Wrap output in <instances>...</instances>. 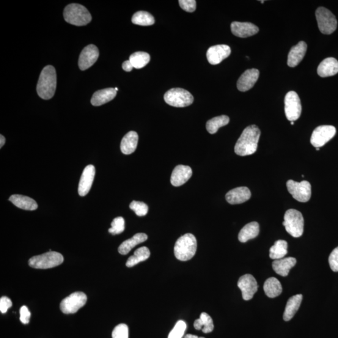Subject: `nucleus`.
<instances>
[{
  "mask_svg": "<svg viewBox=\"0 0 338 338\" xmlns=\"http://www.w3.org/2000/svg\"><path fill=\"white\" fill-rule=\"evenodd\" d=\"M111 228L109 229V232L113 235H119L124 231L125 221L122 217H118L113 220L111 224Z\"/></svg>",
  "mask_w": 338,
  "mask_h": 338,
  "instance_id": "e433bc0d",
  "label": "nucleus"
},
{
  "mask_svg": "<svg viewBox=\"0 0 338 338\" xmlns=\"http://www.w3.org/2000/svg\"><path fill=\"white\" fill-rule=\"evenodd\" d=\"M64 18L67 23L75 26H84L92 20V16L83 5L73 4L66 7Z\"/></svg>",
  "mask_w": 338,
  "mask_h": 338,
  "instance_id": "20e7f679",
  "label": "nucleus"
},
{
  "mask_svg": "<svg viewBox=\"0 0 338 338\" xmlns=\"http://www.w3.org/2000/svg\"><path fill=\"white\" fill-rule=\"evenodd\" d=\"M87 301V295L83 292H75L63 299L60 309L64 314H74L85 306Z\"/></svg>",
  "mask_w": 338,
  "mask_h": 338,
  "instance_id": "1a4fd4ad",
  "label": "nucleus"
},
{
  "mask_svg": "<svg viewBox=\"0 0 338 338\" xmlns=\"http://www.w3.org/2000/svg\"><path fill=\"white\" fill-rule=\"evenodd\" d=\"M192 170L190 167L178 165L172 173L170 183L175 187L183 186L192 177Z\"/></svg>",
  "mask_w": 338,
  "mask_h": 338,
  "instance_id": "6ab92c4d",
  "label": "nucleus"
},
{
  "mask_svg": "<svg viewBox=\"0 0 338 338\" xmlns=\"http://www.w3.org/2000/svg\"><path fill=\"white\" fill-rule=\"evenodd\" d=\"M57 88V73L53 66H46L41 72L38 80L37 91L44 100L54 97Z\"/></svg>",
  "mask_w": 338,
  "mask_h": 338,
  "instance_id": "f03ea898",
  "label": "nucleus"
},
{
  "mask_svg": "<svg viewBox=\"0 0 338 338\" xmlns=\"http://www.w3.org/2000/svg\"><path fill=\"white\" fill-rule=\"evenodd\" d=\"M186 323L184 321H178L174 328L170 331L168 338H182L186 330Z\"/></svg>",
  "mask_w": 338,
  "mask_h": 338,
  "instance_id": "4c0bfd02",
  "label": "nucleus"
},
{
  "mask_svg": "<svg viewBox=\"0 0 338 338\" xmlns=\"http://www.w3.org/2000/svg\"><path fill=\"white\" fill-rule=\"evenodd\" d=\"M251 192L246 187L232 189L225 195V199L230 204H240L249 200Z\"/></svg>",
  "mask_w": 338,
  "mask_h": 338,
  "instance_id": "aec40b11",
  "label": "nucleus"
},
{
  "mask_svg": "<svg viewBox=\"0 0 338 338\" xmlns=\"http://www.w3.org/2000/svg\"><path fill=\"white\" fill-rule=\"evenodd\" d=\"M338 73V61L334 58L329 57L321 62L318 68V74L321 77H328Z\"/></svg>",
  "mask_w": 338,
  "mask_h": 338,
  "instance_id": "4be33fe9",
  "label": "nucleus"
},
{
  "mask_svg": "<svg viewBox=\"0 0 338 338\" xmlns=\"http://www.w3.org/2000/svg\"><path fill=\"white\" fill-rule=\"evenodd\" d=\"M231 53V49L226 45H218L211 46L207 51V59L211 65L219 64Z\"/></svg>",
  "mask_w": 338,
  "mask_h": 338,
  "instance_id": "2eb2a0df",
  "label": "nucleus"
},
{
  "mask_svg": "<svg viewBox=\"0 0 338 338\" xmlns=\"http://www.w3.org/2000/svg\"><path fill=\"white\" fill-rule=\"evenodd\" d=\"M296 259L294 257H285L275 260L273 263L274 271L280 276L285 277L289 274L291 269L296 265Z\"/></svg>",
  "mask_w": 338,
  "mask_h": 338,
  "instance_id": "393cba45",
  "label": "nucleus"
},
{
  "mask_svg": "<svg viewBox=\"0 0 338 338\" xmlns=\"http://www.w3.org/2000/svg\"><path fill=\"white\" fill-rule=\"evenodd\" d=\"M259 76V71L255 68L244 71L238 80L237 83L238 90L241 92L248 91L256 83Z\"/></svg>",
  "mask_w": 338,
  "mask_h": 338,
  "instance_id": "a211bd4d",
  "label": "nucleus"
},
{
  "mask_svg": "<svg viewBox=\"0 0 338 338\" xmlns=\"http://www.w3.org/2000/svg\"><path fill=\"white\" fill-rule=\"evenodd\" d=\"M288 253V243L284 240L275 242L274 246L269 250V257L272 259H281Z\"/></svg>",
  "mask_w": 338,
  "mask_h": 338,
  "instance_id": "2f4dec72",
  "label": "nucleus"
},
{
  "mask_svg": "<svg viewBox=\"0 0 338 338\" xmlns=\"http://www.w3.org/2000/svg\"><path fill=\"white\" fill-rule=\"evenodd\" d=\"M316 16L319 29L322 34L330 35L336 30V18L330 11L326 8H318L316 12Z\"/></svg>",
  "mask_w": 338,
  "mask_h": 338,
  "instance_id": "6e6552de",
  "label": "nucleus"
},
{
  "mask_svg": "<svg viewBox=\"0 0 338 338\" xmlns=\"http://www.w3.org/2000/svg\"><path fill=\"white\" fill-rule=\"evenodd\" d=\"M9 200L16 207L21 210L27 211H35L38 208L37 202L29 197L22 196V195H12L9 198Z\"/></svg>",
  "mask_w": 338,
  "mask_h": 338,
  "instance_id": "a878e982",
  "label": "nucleus"
},
{
  "mask_svg": "<svg viewBox=\"0 0 338 338\" xmlns=\"http://www.w3.org/2000/svg\"><path fill=\"white\" fill-rule=\"evenodd\" d=\"M307 45L304 42H299L291 48L288 55V65L290 67H295L299 64L306 55Z\"/></svg>",
  "mask_w": 338,
  "mask_h": 338,
  "instance_id": "412c9836",
  "label": "nucleus"
},
{
  "mask_svg": "<svg viewBox=\"0 0 338 338\" xmlns=\"http://www.w3.org/2000/svg\"><path fill=\"white\" fill-rule=\"evenodd\" d=\"M12 306V302L7 296H3L0 299V311L2 313H6L8 309Z\"/></svg>",
  "mask_w": 338,
  "mask_h": 338,
  "instance_id": "c03bdc74",
  "label": "nucleus"
},
{
  "mask_svg": "<svg viewBox=\"0 0 338 338\" xmlns=\"http://www.w3.org/2000/svg\"><path fill=\"white\" fill-rule=\"evenodd\" d=\"M283 225L287 231L294 238H299L304 232V218L300 212L289 210L285 212Z\"/></svg>",
  "mask_w": 338,
  "mask_h": 338,
  "instance_id": "423d86ee",
  "label": "nucleus"
},
{
  "mask_svg": "<svg viewBox=\"0 0 338 338\" xmlns=\"http://www.w3.org/2000/svg\"><path fill=\"white\" fill-rule=\"evenodd\" d=\"M99 57L98 49L94 45H90L84 48L79 57L80 69L85 70L95 64Z\"/></svg>",
  "mask_w": 338,
  "mask_h": 338,
  "instance_id": "4468645a",
  "label": "nucleus"
},
{
  "mask_svg": "<svg viewBox=\"0 0 338 338\" xmlns=\"http://www.w3.org/2000/svg\"><path fill=\"white\" fill-rule=\"evenodd\" d=\"M261 4H264V2H265V1H261Z\"/></svg>",
  "mask_w": 338,
  "mask_h": 338,
  "instance_id": "603ef678",
  "label": "nucleus"
},
{
  "mask_svg": "<svg viewBox=\"0 0 338 338\" xmlns=\"http://www.w3.org/2000/svg\"><path fill=\"white\" fill-rule=\"evenodd\" d=\"M329 264L332 271L338 272V247L329 255Z\"/></svg>",
  "mask_w": 338,
  "mask_h": 338,
  "instance_id": "79ce46f5",
  "label": "nucleus"
},
{
  "mask_svg": "<svg viewBox=\"0 0 338 338\" xmlns=\"http://www.w3.org/2000/svg\"><path fill=\"white\" fill-rule=\"evenodd\" d=\"M180 7L187 12H194L196 9V1L195 0H179Z\"/></svg>",
  "mask_w": 338,
  "mask_h": 338,
  "instance_id": "a19ab883",
  "label": "nucleus"
},
{
  "mask_svg": "<svg viewBox=\"0 0 338 338\" xmlns=\"http://www.w3.org/2000/svg\"><path fill=\"white\" fill-rule=\"evenodd\" d=\"M233 35L240 38H247L257 34L259 28L255 24L249 22L233 21L230 24Z\"/></svg>",
  "mask_w": 338,
  "mask_h": 338,
  "instance_id": "f3484780",
  "label": "nucleus"
},
{
  "mask_svg": "<svg viewBox=\"0 0 338 338\" xmlns=\"http://www.w3.org/2000/svg\"><path fill=\"white\" fill-rule=\"evenodd\" d=\"M287 188L290 193L292 195L294 199L301 202L309 201L311 196V186L306 180L297 183L293 180L288 181Z\"/></svg>",
  "mask_w": 338,
  "mask_h": 338,
  "instance_id": "9d476101",
  "label": "nucleus"
},
{
  "mask_svg": "<svg viewBox=\"0 0 338 338\" xmlns=\"http://www.w3.org/2000/svg\"><path fill=\"white\" fill-rule=\"evenodd\" d=\"M285 114L288 120L291 122L297 120L301 116L302 107L300 98L294 91L287 93L284 99Z\"/></svg>",
  "mask_w": 338,
  "mask_h": 338,
  "instance_id": "9b49d317",
  "label": "nucleus"
},
{
  "mask_svg": "<svg viewBox=\"0 0 338 338\" xmlns=\"http://www.w3.org/2000/svg\"><path fill=\"white\" fill-rule=\"evenodd\" d=\"M316 149H317V151L320 150V148H317Z\"/></svg>",
  "mask_w": 338,
  "mask_h": 338,
  "instance_id": "8fccbe9b",
  "label": "nucleus"
},
{
  "mask_svg": "<svg viewBox=\"0 0 338 338\" xmlns=\"http://www.w3.org/2000/svg\"><path fill=\"white\" fill-rule=\"evenodd\" d=\"M138 141V134L134 131L129 132L123 137L122 142H121V151H122L123 154H131L136 150Z\"/></svg>",
  "mask_w": 338,
  "mask_h": 338,
  "instance_id": "5701e85b",
  "label": "nucleus"
},
{
  "mask_svg": "<svg viewBox=\"0 0 338 338\" xmlns=\"http://www.w3.org/2000/svg\"><path fill=\"white\" fill-rule=\"evenodd\" d=\"M5 141H6V140H5V137L4 136H0V147H2L4 146V145L5 144Z\"/></svg>",
  "mask_w": 338,
  "mask_h": 338,
  "instance_id": "49530a36",
  "label": "nucleus"
},
{
  "mask_svg": "<svg viewBox=\"0 0 338 338\" xmlns=\"http://www.w3.org/2000/svg\"><path fill=\"white\" fill-rule=\"evenodd\" d=\"M291 124L292 125H294V122H291Z\"/></svg>",
  "mask_w": 338,
  "mask_h": 338,
  "instance_id": "3c124183",
  "label": "nucleus"
},
{
  "mask_svg": "<svg viewBox=\"0 0 338 338\" xmlns=\"http://www.w3.org/2000/svg\"><path fill=\"white\" fill-rule=\"evenodd\" d=\"M148 236L144 233H137L133 238L123 242L118 249L119 253L122 255H126L134 247L138 244L144 243L147 241Z\"/></svg>",
  "mask_w": 338,
  "mask_h": 338,
  "instance_id": "bb28decb",
  "label": "nucleus"
},
{
  "mask_svg": "<svg viewBox=\"0 0 338 338\" xmlns=\"http://www.w3.org/2000/svg\"><path fill=\"white\" fill-rule=\"evenodd\" d=\"M259 233V224L257 222H250L241 230L238 236L239 241L241 243H246L247 241L256 238Z\"/></svg>",
  "mask_w": 338,
  "mask_h": 338,
  "instance_id": "c85d7f7f",
  "label": "nucleus"
},
{
  "mask_svg": "<svg viewBox=\"0 0 338 338\" xmlns=\"http://www.w3.org/2000/svg\"><path fill=\"white\" fill-rule=\"evenodd\" d=\"M64 261V256L61 254L51 251L30 258L29 265L33 268L46 269L57 267Z\"/></svg>",
  "mask_w": 338,
  "mask_h": 338,
  "instance_id": "39448f33",
  "label": "nucleus"
},
{
  "mask_svg": "<svg viewBox=\"0 0 338 338\" xmlns=\"http://www.w3.org/2000/svg\"><path fill=\"white\" fill-rule=\"evenodd\" d=\"M164 100L170 106L180 108L191 106L193 103L194 97L188 90L175 88L165 93Z\"/></svg>",
  "mask_w": 338,
  "mask_h": 338,
  "instance_id": "0eeeda50",
  "label": "nucleus"
},
{
  "mask_svg": "<svg viewBox=\"0 0 338 338\" xmlns=\"http://www.w3.org/2000/svg\"><path fill=\"white\" fill-rule=\"evenodd\" d=\"M122 68L123 70H125V71H127V72H129V71H131L133 70L134 67L133 64H132V63L131 62L130 60H127V61H125L122 64Z\"/></svg>",
  "mask_w": 338,
  "mask_h": 338,
  "instance_id": "a18cd8bd",
  "label": "nucleus"
},
{
  "mask_svg": "<svg viewBox=\"0 0 338 338\" xmlns=\"http://www.w3.org/2000/svg\"><path fill=\"white\" fill-rule=\"evenodd\" d=\"M131 210L134 211L137 216L142 217L146 215L148 211V207L144 202L134 201L131 203L130 206Z\"/></svg>",
  "mask_w": 338,
  "mask_h": 338,
  "instance_id": "58836bf2",
  "label": "nucleus"
},
{
  "mask_svg": "<svg viewBox=\"0 0 338 338\" xmlns=\"http://www.w3.org/2000/svg\"><path fill=\"white\" fill-rule=\"evenodd\" d=\"M132 21L135 24L141 26H150L154 24L155 20L153 16L149 13L140 11L135 13L132 18Z\"/></svg>",
  "mask_w": 338,
  "mask_h": 338,
  "instance_id": "c9c22d12",
  "label": "nucleus"
},
{
  "mask_svg": "<svg viewBox=\"0 0 338 338\" xmlns=\"http://www.w3.org/2000/svg\"><path fill=\"white\" fill-rule=\"evenodd\" d=\"M115 90H116L117 92L118 91V90H119V89H118L117 87L115 88Z\"/></svg>",
  "mask_w": 338,
  "mask_h": 338,
  "instance_id": "09e8293b",
  "label": "nucleus"
},
{
  "mask_svg": "<svg viewBox=\"0 0 338 338\" xmlns=\"http://www.w3.org/2000/svg\"><path fill=\"white\" fill-rule=\"evenodd\" d=\"M303 295H296L291 297L288 301L285 306L283 319L285 321H289L294 317L297 311L300 307Z\"/></svg>",
  "mask_w": 338,
  "mask_h": 338,
  "instance_id": "cd10ccee",
  "label": "nucleus"
},
{
  "mask_svg": "<svg viewBox=\"0 0 338 338\" xmlns=\"http://www.w3.org/2000/svg\"><path fill=\"white\" fill-rule=\"evenodd\" d=\"M184 338H205L203 337H198L197 336H196V335H192V334H187Z\"/></svg>",
  "mask_w": 338,
  "mask_h": 338,
  "instance_id": "de8ad7c7",
  "label": "nucleus"
},
{
  "mask_svg": "<svg viewBox=\"0 0 338 338\" xmlns=\"http://www.w3.org/2000/svg\"><path fill=\"white\" fill-rule=\"evenodd\" d=\"M20 314L21 322L24 324H29L30 317H31V313H30L28 307L26 306H22L20 310Z\"/></svg>",
  "mask_w": 338,
  "mask_h": 338,
  "instance_id": "37998d69",
  "label": "nucleus"
},
{
  "mask_svg": "<svg viewBox=\"0 0 338 338\" xmlns=\"http://www.w3.org/2000/svg\"><path fill=\"white\" fill-rule=\"evenodd\" d=\"M194 326L197 330L202 329L204 333H210L214 328L213 319L206 313H201L200 318L195 321Z\"/></svg>",
  "mask_w": 338,
  "mask_h": 338,
  "instance_id": "7c9ffc66",
  "label": "nucleus"
},
{
  "mask_svg": "<svg viewBox=\"0 0 338 338\" xmlns=\"http://www.w3.org/2000/svg\"><path fill=\"white\" fill-rule=\"evenodd\" d=\"M150 255V250L147 247H140L134 252V254L128 258L126 266L128 268H132L137 264L145 261L149 258Z\"/></svg>",
  "mask_w": 338,
  "mask_h": 338,
  "instance_id": "473e14b6",
  "label": "nucleus"
},
{
  "mask_svg": "<svg viewBox=\"0 0 338 338\" xmlns=\"http://www.w3.org/2000/svg\"><path fill=\"white\" fill-rule=\"evenodd\" d=\"M229 120V117L227 115H221V116L213 118L206 123V128L209 133L216 134L220 128L227 125Z\"/></svg>",
  "mask_w": 338,
  "mask_h": 338,
  "instance_id": "72a5a7b5",
  "label": "nucleus"
},
{
  "mask_svg": "<svg viewBox=\"0 0 338 338\" xmlns=\"http://www.w3.org/2000/svg\"><path fill=\"white\" fill-rule=\"evenodd\" d=\"M238 285L245 301L251 300L258 290L256 280L251 274H247L241 276L239 279Z\"/></svg>",
  "mask_w": 338,
  "mask_h": 338,
  "instance_id": "ddd939ff",
  "label": "nucleus"
},
{
  "mask_svg": "<svg viewBox=\"0 0 338 338\" xmlns=\"http://www.w3.org/2000/svg\"><path fill=\"white\" fill-rule=\"evenodd\" d=\"M150 57L149 54L146 52L137 51L132 54L129 60H130L134 68L136 69H141L146 66L150 62Z\"/></svg>",
  "mask_w": 338,
  "mask_h": 338,
  "instance_id": "f704fd0d",
  "label": "nucleus"
},
{
  "mask_svg": "<svg viewBox=\"0 0 338 338\" xmlns=\"http://www.w3.org/2000/svg\"><path fill=\"white\" fill-rule=\"evenodd\" d=\"M197 240L192 233H186L178 238L174 247L175 257L181 261L192 259L197 251Z\"/></svg>",
  "mask_w": 338,
  "mask_h": 338,
  "instance_id": "7ed1b4c3",
  "label": "nucleus"
},
{
  "mask_svg": "<svg viewBox=\"0 0 338 338\" xmlns=\"http://www.w3.org/2000/svg\"><path fill=\"white\" fill-rule=\"evenodd\" d=\"M264 291L269 298H276L282 293V288L281 282L275 277H270L265 282Z\"/></svg>",
  "mask_w": 338,
  "mask_h": 338,
  "instance_id": "c756f323",
  "label": "nucleus"
},
{
  "mask_svg": "<svg viewBox=\"0 0 338 338\" xmlns=\"http://www.w3.org/2000/svg\"><path fill=\"white\" fill-rule=\"evenodd\" d=\"M261 131L257 126L252 125L244 129L235 145L236 154L247 156L256 152Z\"/></svg>",
  "mask_w": 338,
  "mask_h": 338,
  "instance_id": "f257e3e1",
  "label": "nucleus"
},
{
  "mask_svg": "<svg viewBox=\"0 0 338 338\" xmlns=\"http://www.w3.org/2000/svg\"><path fill=\"white\" fill-rule=\"evenodd\" d=\"M95 175V167L89 165L82 172L79 185V194L81 196H85L89 194L94 180Z\"/></svg>",
  "mask_w": 338,
  "mask_h": 338,
  "instance_id": "dca6fc26",
  "label": "nucleus"
},
{
  "mask_svg": "<svg viewBox=\"0 0 338 338\" xmlns=\"http://www.w3.org/2000/svg\"><path fill=\"white\" fill-rule=\"evenodd\" d=\"M336 130L334 126L321 125L313 131L310 143L316 148H320L333 138Z\"/></svg>",
  "mask_w": 338,
  "mask_h": 338,
  "instance_id": "f8f14e48",
  "label": "nucleus"
},
{
  "mask_svg": "<svg viewBox=\"0 0 338 338\" xmlns=\"http://www.w3.org/2000/svg\"><path fill=\"white\" fill-rule=\"evenodd\" d=\"M117 95V91L114 88H108L98 90L93 95L91 103L93 106H100L111 101Z\"/></svg>",
  "mask_w": 338,
  "mask_h": 338,
  "instance_id": "b1692460",
  "label": "nucleus"
},
{
  "mask_svg": "<svg viewBox=\"0 0 338 338\" xmlns=\"http://www.w3.org/2000/svg\"><path fill=\"white\" fill-rule=\"evenodd\" d=\"M112 338H128V328L125 324H120L112 332Z\"/></svg>",
  "mask_w": 338,
  "mask_h": 338,
  "instance_id": "ea45409f",
  "label": "nucleus"
}]
</instances>
